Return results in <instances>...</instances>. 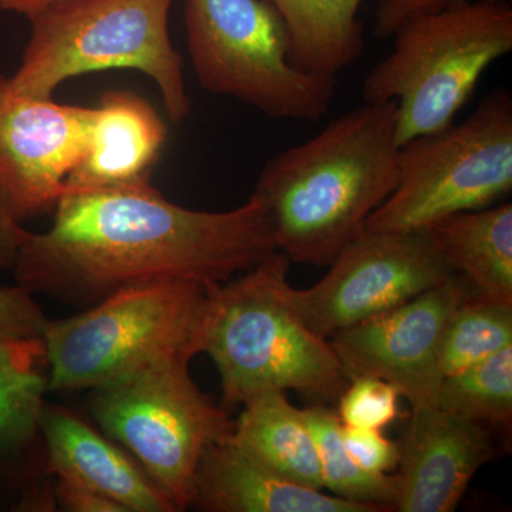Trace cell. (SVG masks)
Masks as SVG:
<instances>
[{
	"label": "cell",
	"instance_id": "obj_7",
	"mask_svg": "<svg viewBox=\"0 0 512 512\" xmlns=\"http://www.w3.org/2000/svg\"><path fill=\"white\" fill-rule=\"evenodd\" d=\"M188 367L183 357H158L90 389V412L101 430L134 457L177 511L191 507L207 448L234 430Z\"/></svg>",
	"mask_w": 512,
	"mask_h": 512
},
{
	"label": "cell",
	"instance_id": "obj_25",
	"mask_svg": "<svg viewBox=\"0 0 512 512\" xmlns=\"http://www.w3.org/2000/svg\"><path fill=\"white\" fill-rule=\"evenodd\" d=\"M20 286L0 288V339L45 338L50 319Z\"/></svg>",
	"mask_w": 512,
	"mask_h": 512
},
{
	"label": "cell",
	"instance_id": "obj_30",
	"mask_svg": "<svg viewBox=\"0 0 512 512\" xmlns=\"http://www.w3.org/2000/svg\"><path fill=\"white\" fill-rule=\"evenodd\" d=\"M59 2H62V0H0V9L6 10V12L18 13V15L30 19L42 10Z\"/></svg>",
	"mask_w": 512,
	"mask_h": 512
},
{
	"label": "cell",
	"instance_id": "obj_5",
	"mask_svg": "<svg viewBox=\"0 0 512 512\" xmlns=\"http://www.w3.org/2000/svg\"><path fill=\"white\" fill-rule=\"evenodd\" d=\"M177 0H62L30 18L32 32L15 92L50 99L57 87L82 74L128 69L144 73L160 90L175 124L190 116L183 56L173 46L168 18Z\"/></svg>",
	"mask_w": 512,
	"mask_h": 512
},
{
	"label": "cell",
	"instance_id": "obj_8",
	"mask_svg": "<svg viewBox=\"0 0 512 512\" xmlns=\"http://www.w3.org/2000/svg\"><path fill=\"white\" fill-rule=\"evenodd\" d=\"M184 22L202 89L274 120L318 123L328 113L338 77L293 66L288 30L269 0H184Z\"/></svg>",
	"mask_w": 512,
	"mask_h": 512
},
{
	"label": "cell",
	"instance_id": "obj_24",
	"mask_svg": "<svg viewBox=\"0 0 512 512\" xmlns=\"http://www.w3.org/2000/svg\"><path fill=\"white\" fill-rule=\"evenodd\" d=\"M400 393L379 377L350 379L339 396L338 417L349 429L383 430L399 416Z\"/></svg>",
	"mask_w": 512,
	"mask_h": 512
},
{
	"label": "cell",
	"instance_id": "obj_2",
	"mask_svg": "<svg viewBox=\"0 0 512 512\" xmlns=\"http://www.w3.org/2000/svg\"><path fill=\"white\" fill-rule=\"evenodd\" d=\"M396 128V101L365 103L265 164L254 195L289 261L329 266L365 231L396 188Z\"/></svg>",
	"mask_w": 512,
	"mask_h": 512
},
{
	"label": "cell",
	"instance_id": "obj_9",
	"mask_svg": "<svg viewBox=\"0 0 512 512\" xmlns=\"http://www.w3.org/2000/svg\"><path fill=\"white\" fill-rule=\"evenodd\" d=\"M512 188V97L488 94L463 123L399 148L396 188L365 231H424L460 212L490 207Z\"/></svg>",
	"mask_w": 512,
	"mask_h": 512
},
{
	"label": "cell",
	"instance_id": "obj_6",
	"mask_svg": "<svg viewBox=\"0 0 512 512\" xmlns=\"http://www.w3.org/2000/svg\"><path fill=\"white\" fill-rule=\"evenodd\" d=\"M208 285L160 279L121 288L79 315L50 320L49 392L93 389L158 357L192 360L204 349Z\"/></svg>",
	"mask_w": 512,
	"mask_h": 512
},
{
	"label": "cell",
	"instance_id": "obj_17",
	"mask_svg": "<svg viewBox=\"0 0 512 512\" xmlns=\"http://www.w3.org/2000/svg\"><path fill=\"white\" fill-rule=\"evenodd\" d=\"M427 231L476 298L512 306L511 204L460 212Z\"/></svg>",
	"mask_w": 512,
	"mask_h": 512
},
{
	"label": "cell",
	"instance_id": "obj_3",
	"mask_svg": "<svg viewBox=\"0 0 512 512\" xmlns=\"http://www.w3.org/2000/svg\"><path fill=\"white\" fill-rule=\"evenodd\" d=\"M289 265L276 251L238 278L208 285L202 353L220 373L225 407L288 390L336 400L349 382L329 339L289 301Z\"/></svg>",
	"mask_w": 512,
	"mask_h": 512
},
{
	"label": "cell",
	"instance_id": "obj_14",
	"mask_svg": "<svg viewBox=\"0 0 512 512\" xmlns=\"http://www.w3.org/2000/svg\"><path fill=\"white\" fill-rule=\"evenodd\" d=\"M39 430L50 470L62 480L90 488L126 512L177 511L130 453L66 407L45 403Z\"/></svg>",
	"mask_w": 512,
	"mask_h": 512
},
{
	"label": "cell",
	"instance_id": "obj_28",
	"mask_svg": "<svg viewBox=\"0 0 512 512\" xmlns=\"http://www.w3.org/2000/svg\"><path fill=\"white\" fill-rule=\"evenodd\" d=\"M56 497L60 507L72 512H126L119 504L90 488L59 478Z\"/></svg>",
	"mask_w": 512,
	"mask_h": 512
},
{
	"label": "cell",
	"instance_id": "obj_26",
	"mask_svg": "<svg viewBox=\"0 0 512 512\" xmlns=\"http://www.w3.org/2000/svg\"><path fill=\"white\" fill-rule=\"evenodd\" d=\"M342 433L350 457L367 473L390 474L399 466V443L387 439L382 430L342 426Z\"/></svg>",
	"mask_w": 512,
	"mask_h": 512
},
{
	"label": "cell",
	"instance_id": "obj_22",
	"mask_svg": "<svg viewBox=\"0 0 512 512\" xmlns=\"http://www.w3.org/2000/svg\"><path fill=\"white\" fill-rule=\"evenodd\" d=\"M437 407L488 427H510L512 419V346L444 377Z\"/></svg>",
	"mask_w": 512,
	"mask_h": 512
},
{
	"label": "cell",
	"instance_id": "obj_4",
	"mask_svg": "<svg viewBox=\"0 0 512 512\" xmlns=\"http://www.w3.org/2000/svg\"><path fill=\"white\" fill-rule=\"evenodd\" d=\"M370 70L365 103H397L399 147L454 123L485 70L512 50V9L501 0H454L413 16Z\"/></svg>",
	"mask_w": 512,
	"mask_h": 512
},
{
	"label": "cell",
	"instance_id": "obj_23",
	"mask_svg": "<svg viewBox=\"0 0 512 512\" xmlns=\"http://www.w3.org/2000/svg\"><path fill=\"white\" fill-rule=\"evenodd\" d=\"M508 346H512V306L468 298L444 330L441 372L444 377L454 375Z\"/></svg>",
	"mask_w": 512,
	"mask_h": 512
},
{
	"label": "cell",
	"instance_id": "obj_18",
	"mask_svg": "<svg viewBox=\"0 0 512 512\" xmlns=\"http://www.w3.org/2000/svg\"><path fill=\"white\" fill-rule=\"evenodd\" d=\"M231 441L256 463L305 487L323 490L318 451L303 410L286 392L259 394L244 404Z\"/></svg>",
	"mask_w": 512,
	"mask_h": 512
},
{
	"label": "cell",
	"instance_id": "obj_10",
	"mask_svg": "<svg viewBox=\"0 0 512 512\" xmlns=\"http://www.w3.org/2000/svg\"><path fill=\"white\" fill-rule=\"evenodd\" d=\"M329 266L312 288H288L295 311L325 339L457 275L427 229L363 231Z\"/></svg>",
	"mask_w": 512,
	"mask_h": 512
},
{
	"label": "cell",
	"instance_id": "obj_11",
	"mask_svg": "<svg viewBox=\"0 0 512 512\" xmlns=\"http://www.w3.org/2000/svg\"><path fill=\"white\" fill-rule=\"evenodd\" d=\"M467 282L451 276L412 301L330 336L348 380L372 376L392 383L412 412L437 407L443 372L444 330L454 311L470 298Z\"/></svg>",
	"mask_w": 512,
	"mask_h": 512
},
{
	"label": "cell",
	"instance_id": "obj_1",
	"mask_svg": "<svg viewBox=\"0 0 512 512\" xmlns=\"http://www.w3.org/2000/svg\"><path fill=\"white\" fill-rule=\"evenodd\" d=\"M276 249L256 195L235 210L195 211L147 183L64 192L52 227L23 239L16 285L74 306L160 279L224 284Z\"/></svg>",
	"mask_w": 512,
	"mask_h": 512
},
{
	"label": "cell",
	"instance_id": "obj_20",
	"mask_svg": "<svg viewBox=\"0 0 512 512\" xmlns=\"http://www.w3.org/2000/svg\"><path fill=\"white\" fill-rule=\"evenodd\" d=\"M47 370L45 340L0 339V458L18 454L39 431Z\"/></svg>",
	"mask_w": 512,
	"mask_h": 512
},
{
	"label": "cell",
	"instance_id": "obj_13",
	"mask_svg": "<svg viewBox=\"0 0 512 512\" xmlns=\"http://www.w3.org/2000/svg\"><path fill=\"white\" fill-rule=\"evenodd\" d=\"M399 450L394 511L451 512L494 447L483 424L433 407L412 412Z\"/></svg>",
	"mask_w": 512,
	"mask_h": 512
},
{
	"label": "cell",
	"instance_id": "obj_27",
	"mask_svg": "<svg viewBox=\"0 0 512 512\" xmlns=\"http://www.w3.org/2000/svg\"><path fill=\"white\" fill-rule=\"evenodd\" d=\"M451 2L454 0H380L376 10L375 35L377 39L392 37L407 19L443 8Z\"/></svg>",
	"mask_w": 512,
	"mask_h": 512
},
{
	"label": "cell",
	"instance_id": "obj_19",
	"mask_svg": "<svg viewBox=\"0 0 512 512\" xmlns=\"http://www.w3.org/2000/svg\"><path fill=\"white\" fill-rule=\"evenodd\" d=\"M284 19L289 60L301 72L338 77L365 47L362 0H269Z\"/></svg>",
	"mask_w": 512,
	"mask_h": 512
},
{
	"label": "cell",
	"instance_id": "obj_12",
	"mask_svg": "<svg viewBox=\"0 0 512 512\" xmlns=\"http://www.w3.org/2000/svg\"><path fill=\"white\" fill-rule=\"evenodd\" d=\"M92 114L93 107L19 94L0 73V205L18 224L55 210Z\"/></svg>",
	"mask_w": 512,
	"mask_h": 512
},
{
	"label": "cell",
	"instance_id": "obj_21",
	"mask_svg": "<svg viewBox=\"0 0 512 512\" xmlns=\"http://www.w3.org/2000/svg\"><path fill=\"white\" fill-rule=\"evenodd\" d=\"M303 414L318 451L323 488L342 500L394 511L396 476L367 473L357 466L343 441L338 414L325 406L309 407Z\"/></svg>",
	"mask_w": 512,
	"mask_h": 512
},
{
	"label": "cell",
	"instance_id": "obj_29",
	"mask_svg": "<svg viewBox=\"0 0 512 512\" xmlns=\"http://www.w3.org/2000/svg\"><path fill=\"white\" fill-rule=\"evenodd\" d=\"M26 231L0 205V269L12 271Z\"/></svg>",
	"mask_w": 512,
	"mask_h": 512
},
{
	"label": "cell",
	"instance_id": "obj_16",
	"mask_svg": "<svg viewBox=\"0 0 512 512\" xmlns=\"http://www.w3.org/2000/svg\"><path fill=\"white\" fill-rule=\"evenodd\" d=\"M191 507L208 512H384L305 487L256 463L228 440L207 448Z\"/></svg>",
	"mask_w": 512,
	"mask_h": 512
},
{
	"label": "cell",
	"instance_id": "obj_15",
	"mask_svg": "<svg viewBox=\"0 0 512 512\" xmlns=\"http://www.w3.org/2000/svg\"><path fill=\"white\" fill-rule=\"evenodd\" d=\"M165 140L167 126L146 99L128 90L104 93L93 107L86 146L64 192L147 183Z\"/></svg>",
	"mask_w": 512,
	"mask_h": 512
}]
</instances>
